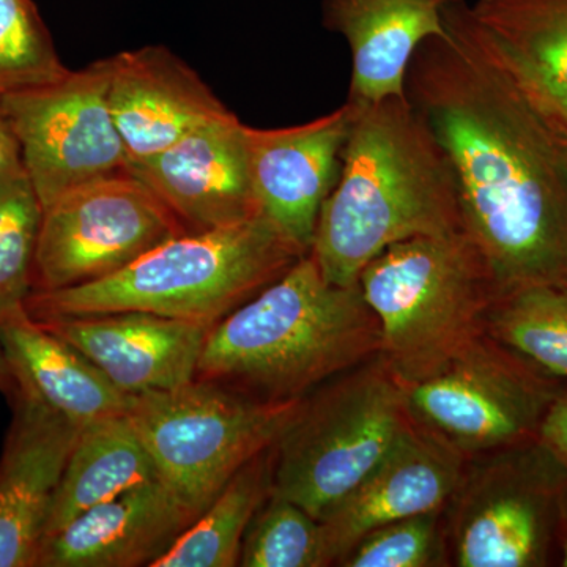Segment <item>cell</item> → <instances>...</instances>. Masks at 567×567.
Returning <instances> with one entry per match:
<instances>
[{
	"label": "cell",
	"instance_id": "cell-1",
	"mask_svg": "<svg viewBox=\"0 0 567 567\" xmlns=\"http://www.w3.org/2000/svg\"><path fill=\"white\" fill-rule=\"evenodd\" d=\"M445 24L416 51L405 95L450 162L462 229L498 295L567 290L566 136L496 58L465 0L446 7Z\"/></svg>",
	"mask_w": 567,
	"mask_h": 567
},
{
	"label": "cell",
	"instance_id": "cell-2",
	"mask_svg": "<svg viewBox=\"0 0 567 567\" xmlns=\"http://www.w3.org/2000/svg\"><path fill=\"white\" fill-rule=\"evenodd\" d=\"M453 233H464L456 181L427 123L406 96L354 104L309 252L327 281L352 286L390 246Z\"/></svg>",
	"mask_w": 567,
	"mask_h": 567
},
{
	"label": "cell",
	"instance_id": "cell-3",
	"mask_svg": "<svg viewBox=\"0 0 567 567\" xmlns=\"http://www.w3.org/2000/svg\"><path fill=\"white\" fill-rule=\"evenodd\" d=\"M360 286L327 281L311 254L208 331L196 379L268 402L300 401L380 354Z\"/></svg>",
	"mask_w": 567,
	"mask_h": 567
},
{
	"label": "cell",
	"instance_id": "cell-4",
	"mask_svg": "<svg viewBox=\"0 0 567 567\" xmlns=\"http://www.w3.org/2000/svg\"><path fill=\"white\" fill-rule=\"evenodd\" d=\"M306 256L262 215L186 233L118 274L69 289L32 292L35 320L140 311L213 328Z\"/></svg>",
	"mask_w": 567,
	"mask_h": 567
},
{
	"label": "cell",
	"instance_id": "cell-5",
	"mask_svg": "<svg viewBox=\"0 0 567 567\" xmlns=\"http://www.w3.org/2000/svg\"><path fill=\"white\" fill-rule=\"evenodd\" d=\"M379 320L383 360L404 385L436 374L486 334L498 292L480 249L465 233L401 241L358 276Z\"/></svg>",
	"mask_w": 567,
	"mask_h": 567
},
{
	"label": "cell",
	"instance_id": "cell-6",
	"mask_svg": "<svg viewBox=\"0 0 567 567\" xmlns=\"http://www.w3.org/2000/svg\"><path fill=\"white\" fill-rule=\"evenodd\" d=\"M404 383L382 354L301 401L274 445V495L320 520L382 464L412 429Z\"/></svg>",
	"mask_w": 567,
	"mask_h": 567
},
{
	"label": "cell",
	"instance_id": "cell-7",
	"mask_svg": "<svg viewBox=\"0 0 567 567\" xmlns=\"http://www.w3.org/2000/svg\"><path fill=\"white\" fill-rule=\"evenodd\" d=\"M303 399L260 401L194 379L173 390L132 395L126 415L159 480L197 518L241 466L278 442Z\"/></svg>",
	"mask_w": 567,
	"mask_h": 567
},
{
	"label": "cell",
	"instance_id": "cell-8",
	"mask_svg": "<svg viewBox=\"0 0 567 567\" xmlns=\"http://www.w3.org/2000/svg\"><path fill=\"white\" fill-rule=\"evenodd\" d=\"M567 462L539 439L466 458L443 509L451 565L546 567L566 528Z\"/></svg>",
	"mask_w": 567,
	"mask_h": 567
},
{
	"label": "cell",
	"instance_id": "cell-9",
	"mask_svg": "<svg viewBox=\"0 0 567 567\" xmlns=\"http://www.w3.org/2000/svg\"><path fill=\"white\" fill-rule=\"evenodd\" d=\"M565 386V380L483 334L405 391L413 421L472 458L536 439Z\"/></svg>",
	"mask_w": 567,
	"mask_h": 567
},
{
	"label": "cell",
	"instance_id": "cell-10",
	"mask_svg": "<svg viewBox=\"0 0 567 567\" xmlns=\"http://www.w3.org/2000/svg\"><path fill=\"white\" fill-rule=\"evenodd\" d=\"M182 234L177 216L132 173L89 183L44 208L32 292L107 278Z\"/></svg>",
	"mask_w": 567,
	"mask_h": 567
},
{
	"label": "cell",
	"instance_id": "cell-11",
	"mask_svg": "<svg viewBox=\"0 0 567 567\" xmlns=\"http://www.w3.org/2000/svg\"><path fill=\"white\" fill-rule=\"evenodd\" d=\"M107 59L0 99L44 208L89 183L132 173L110 106Z\"/></svg>",
	"mask_w": 567,
	"mask_h": 567
},
{
	"label": "cell",
	"instance_id": "cell-12",
	"mask_svg": "<svg viewBox=\"0 0 567 567\" xmlns=\"http://www.w3.org/2000/svg\"><path fill=\"white\" fill-rule=\"evenodd\" d=\"M354 104L287 128L246 125L249 177L260 215L303 254L311 252L317 221L333 192L352 126Z\"/></svg>",
	"mask_w": 567,
	"mask_h": 567
},
{
	"label": "cell",
	"instance_id": "cell-13",
	"mask_svg": "<svg viewBox=\"0 0 567 567\" xmlns=\"http://www.w3.org/2000/svg\"><path fill=\"white\" fill-rule=\"evenodd\" d=\"M245 128L234 112H224L130 169L169 207L186 233L249 221L260 212L249 177Z\"/></svg>",
	"mask_w": 567,
	"mask_h": 567
},
{
	"label": "cell",
	"instance_id": "cell-14",
	"mask_svg": "<svg viewBox=\"0 0 567 567\" xmlns=\"http://www.w3.org/2000/svg\"><path fill=\"white\" fill-rule=\"evenodd\" d=\"M465 462L454 447L413 423L385 461L320 518L324 566H339L375 528L445 509Z\"/></svg>",
	"mask_w": 567,
	"mask_h": 567
},
{
	"label": "cell",
	"instance_id": "cell-15",
	"mask_svg": "<svg viewBox=\"0 0 567 567\" xmlns=\"http://www.w3.org/2000/svg\"><path fill=\"white\" fill-rule=\"evenodd\" d=\"M0 456V567H35L63 470L81 434L31 394L17 393Z\"/></svg>",
	"mask_w": 567,
	"mask_h": 567
},
{
	"label": "cell",
	"instance_id": "cell-16",
	"mask_svg": "<svg viewBox=\"0 0 567 567\" xmlns=\"http://www.w3.org/2000/svg\"><path fill=\"white\" fill-rule=\"evenodd\" d=\"M39 322L80 350L128 395L173 390L196 379L212 330L140 311L48 317Z\"/></svg>",
	"mask_w": 567,
	"mask_h": 567
},
{
	"label": "cell",
	"instance_id": "cell-17",
	"mask_svg": "<svg viewBox=\"0 0 567 567\" xmlns=\"http://www.w3.org/2000/svg\"><path fill=\"white\" fill-rule=\"evenodd\" d=\"M112 117L130 163L158 155L227 112L212 89L164 47L107 58Z\"/></svg>",
	"mask_w": 567,
	"mask_h": 567
},
{
	"label": "cell",
	"instance_id": "cell-18",
	"mask_svg": "<svg viewBox=\"0 0 567 567\" xmlns=\"http://www.w3.org/2000/svg\"><path fill=\"white\" fill-rule=\"evenodd\" d=\"M196 517L162 480L92 507L47 537L35 567H141L163 557Z\"/></svg>",
	"mask_w": 567,
	"mask_h": 567
},
{
	"label": "cell",
	"instance_id": "cell-19",
	"mask_svg": "<svg viewBox=\"0 0 567 567\" xmlns=\"http://www.w3.org/2000/svg\"><path fill=\"white\" fill-rule=\"evenodd\" d=\"M457 0H323V25L344 37L352 58L349 102L404 99L421 44L446 33L445 10Z\"/></svg>",
	"mask_w": 567,
	"mask_h": 567
},
{
	"label": "cell",
	"instance_id": "cell-20",
	"mask_svg": "<svg viewBox=\"0 0 567 567\" xmlns=\"http://www.w3.org/2000/svg\"><path fill=\"white\" fill-rule=\"evenodd\" d=\"M0 341L17 390L71 423L85 427L128 412L132 395L112 385L80 350L33 319L24 303L0 311Z\"/></svg>",
	"mask_w": 567,
	"mask_h": 567
},
{
	"label": "cell",
	"instance_id": "cell-21",
	"mask_svg": "<svg viewBox=\"0 0 567 567\" xmlns=\"http://www.w3.org/2000/svg\"><path fill=\"white\" fill-rule=\"evenodd\" d=\"M470 9L514 81L567 136V0H476Z\"/></svg>",
	"mask_w": 567,
	"mask_h": 567
},
{
	"label": "cell",
	"instance_id": "cell-22",
	"mask_svg": "<svg viewBox=\"0 0 567 567\" xmlns=\"http://www.w3.org/2000/svg\"><path fill=\"white\" fill-rule=\"evenodd\" d=\"M155 480V462L126 413L85 425L63 470L44 539L92 507Z\"/></svg>",
	"mask_w": 567,
	"mask_h": 567
},
{
	"label": "cell",
	"instance_id": "cell-23",
	"mask_svg": "<svg viewBox=\"0 0 567 567\" xmlns=\"http://www.w3.org/2000/svg\"><path fill=\"white\" fill-rule=\"evenodd\" d=\"M274 494V446L241 466L151 567H235L257 511Z\"/></svg>",
	"mask_w": 567,
	"mask_h": 567
},
{
	"label": "cell",
	"instance_id": "cell-24",
	"mask_svg": "<svg viewBox=\"0 0 567 567\" xmlns=\"http://www.w3.org/2000/svg\"><path fill=\"white\" fill-rule=\"evenodd\" d=\"M486 334L567 383V290L527 286L495 298Z\"/></svg>",
	"mask_w": 567,
	"mask_h": 567
},
{
	"label": "cell",
	"instance_id": "cell-25",
	"mask_svg": "<svg viewBox=\"0 0 567 567\" xmlns=\"http://www.w3.org/2000/svg\"><path fill=\"white\" fill-rule=\"evenodd\" d=\"M41 221L43 205L24 167L0 175V311L32 292Z\"/></svg>",
	"mask_w": 567,
	"mask_h": 567
},
{
	"label": "cell",
	"instance_id": "cell-26",
	"mask_svg": "<svg viewBox=\"0 0 567 567\" xmlns=\"http://www.w3.org/2000/svg\"><path fill=\"white\" fill-rule=\"evenodd\" d=\"M238 566L324 567L320 522L303 507L271 494L246 532Z\"/></svg>",
	"mask_w": 567,
	"mask_h": 567
},
{
	"label": "cell",
	"instance_id": "cell-27",
	"mask_svg": "<svg viewBox=\"0 0 567 567\" xmlns=\"http://www.w3.org/2000/svg\"><path fill=\"white\" fill-rule=\"evenodd\" d=\"M63 66L32 0H0V99L59 80Z\"/></svg>",
	"mask_w": 567,
	"mask_h": 567
},
{
	"label": "cell",
	"instance_id": "cell-28",
	"mask_svg": "<svg viewBox=\"0 0 567 567\" xmlns=\"http://www.w3.org/2000/svg\"><path fill=\"white\" fill-rule=\"evenodd\" d=\"M443 511L391 522L368 533L339 563L342 567L450 566Z\"/></svg>",
	"mask_w": 567,
	"mask_h": 567
},
{
	"label": "cell",
	"instance_id": "cell-29",
	"mask_svg": "<svg viewBox=\"0 0 567 567\" xmlns=\"http://www.w3.org/2000/svg\"><path fill=\"white\" fill-rule=\"evenodd\" d=\"M537 439L567 462V385L548 409Z\"/></svg>",
	"mask_w": 567,
	"mask_h": 567
},
{
	"label": "cell",
	"instance_id": "cell-30",
	"mask_svg": "<svg viewBox=\"0 0 567 567\" xmlns=\"http://www.w3.org/2000/svg\"><path fill=\"white\" fill-rule=\"evenodd\" d=\"M21 145L7 112L0 106V175L22 169Z\"/></svg>",
	"mask_w": 567,
	"mask_h": 567
},
{
	"label": "cell",
	"instance_id": "cell-31",
	"mask_svg": "<svg viewBox=\"0 0 567 567\" xmlns=\"http://www.w3.org/2000/svg\"><path fill=\"white\" fill-rule=\"evenodd\" d=\"M0 391L9 394L10 398L17 393V382L11 374L9 361H7L6 350H3L2 341H0Z\"/></svg>",
	"mask_w": 567,
	"mask_h": 567
},
{
	"label": "cell",
	"instance_id": "cell-32",
	"mask_svg": "<svg viewBox=\"0 0 567 567\" xmlns=\"http://www.w3.org/2000/svg\"><path fill=\"white\" fill-rule=\"evenodd\" d=\"M559 565L567 567V524L559 544Z\"/></svg>",
	"mask_w": 567,
	"mask_h": 567
},
{
	"label": "cell",
	"instance_id": "cell-33",
	"mask_svg": "<svg viewBox=\"0 0 567 567\" xmlns=\"http://www.w3.org/2000/svg\"><path fill=\"white\" fill-rule=\"evenodd\" d=\"M565 151H566V158H567V136L565 137Z\"/></svg>",
	"mask_w": 567,
	"mask_h": 567
},
{
	"label": "cell",
	"instance_id": "cell-34",
	"mask_svg": "<svg viewBox=\"0 0 567 567\" xmlns=\"http://www.w3.org/2000/svg\"><path fill=\"white\" fill-rule=\"evenodd\" d=\"M566 524H567V496H566Z\"/></svg>",
	"mask_w": 567,
	"mask_h": 567
}]
</instances>
